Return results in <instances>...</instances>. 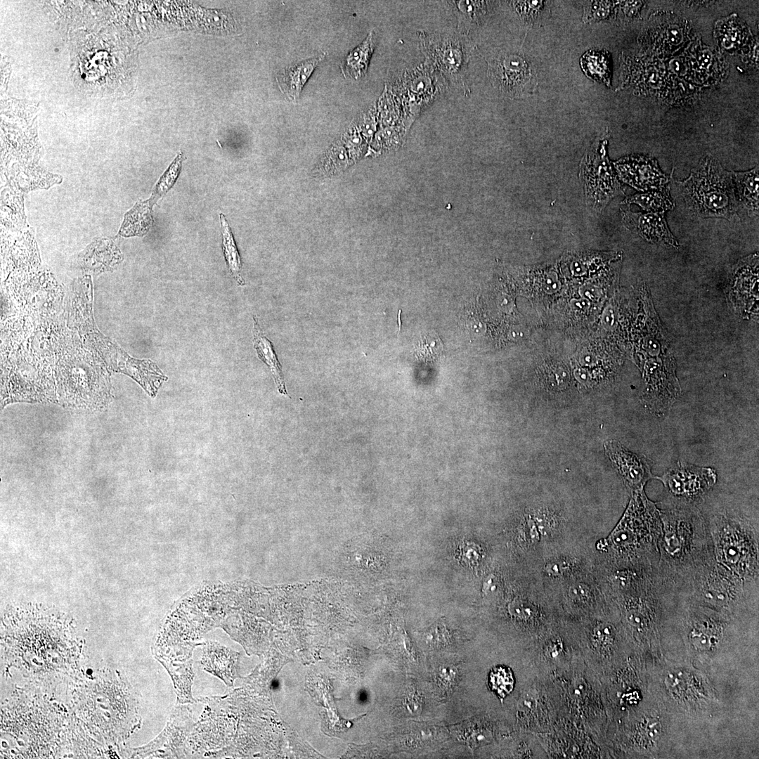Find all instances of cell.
Returning a JSON list of instances; mask_svg holds the SVG:
<instances>
[{"instance_id":"1","label":"cell","mask_w":759,"mask_h":759,"mask_svg":"<svg viewBox=\"0 0 759 759\" xmlns=\"http://www.w3.org/2000/svg\"><path fill=\"white\" fill-rule=\"evenodd\" d=\"M733 173L714 158H703L689 176L677 182L688 209L700 217L734 219L737 215Z\"/></svg>"},{"instance_id":"2","label":"cell","mask_w":759,"mask_h":759,"mask_svg":"<svg viewBox=\"0 0 759 759\" xmlns=\"http://www.w3.org/2000/svg\"><path fill=\"white\" fill-rule=\"evenodd\" d=\"M424 63L441 74L446 81L469 92L467 84L468 65L475 46L464 31L417 32Z\"/></svg>"},{"instance_id":"3","label":"cell","mask_w":759,"mask_h":759,"mask_svg":"<svg viewBox=\"0 0 759 759\" xmlns=\"http://www.w3.org/2000/svg\"><path fill=\"white\" fill-rule=\"evenodd\" d=\"M606 141H598L582 160L580 176L583 181L585 198L592 209L601 211L622 186L606 152Z\"/></svg>"},{"instance_id":"4","label":"cell","mask_w":759,"mask_h":759,"mask_svg":"<svg viewBox=\"0 0 759 759\" xmlns=\"http://www.w3.org/2000/svg\"><path fill=\"white\" fill-rule=\"evenodd\" d=\"M486 62L490 82L505 96H523L536 86L531 66L517 52L502 49L488 57Z\"/></svg>"},{"instance_id":"5","label":"cell","mask_w":759,"mask_h":759,"mask_svg":"<svg viewBox=\"0 0 759 759\" xmlns=\"http://www.w3.org/2000/svg\"><path fill=\"white\" fill-rule=\"evenodd\" d=\"M445 79L425 63L410 68L403 77V96L411 119L445 90Z\"/></svg>"},{"instance_id":"6","label":"cell","mask_w":759,"mask_h":759,"mask_svg":"<svg viewBox=\"0 0 759 759\" xmlns=\"http://www.w3.org/2000/svg\"><path fill=\"white\" fill-rule=\"evenodd\" d=\"M656 478L673 496L694 500L711 488L715 483L716 474L711 468L678 463Z\"/></svg>"},{"instance_id":"7","label":"cell","mask_w":759,"mask_h":759,"mask_svg":"<svg viewBox=\"0 0 759 759\" xmlns=\"http://www.w3.org/2000/svg\"><path fill=\"white\" fill-rule=\"evenodd\" d=\"M620 179L638 190H657L668 186L670 177L659 169L657 162L644 156H628L614 163Z\"/></svg>"},{"instance_id":"8","label":"cell","mask_w":759,"mask_h":759,"mask_svg":"<svg viewBox=\"0 0 759 759\" xmlns=\"http://www.w3.org/2000/svg\"><path fill=\"white\" fill-rule=\"evenodd\" d=\"M625 226L641 237L654 243L667 244L675 247L678 242L670 231L664 214L657 212L633 213L622 212Z\"/></svg>"},{"instance_id":"9","label":"cell","mask_w":759,"mask_h":759,"mask_svg":"<svg viewBox=\"0 0 759 759\" xmlns=\"http://www.w3.org/2000/svg\"><path fill=\"white\" fill-rule=\"evenodd\" d=\"M606 444L609 458L627 484L633 488H642L651 477L649 461L628 452L615 441Z\"/></svg>"},{"instance_id":"10","label":"cell","mask_w":759,"mask_h":759,"mask_svg":"<svg viewBox=\"0 0 759 759\" xmlns=\"http://www.w3.org/2000/svg\"><path fill=\"white\" fill-rule=\"evenodd\" d=\"M698 588L705 601L722 605L736 595L739 587V580L732 573L713 566L701 578Z\"/></svg>"},{"instance_id":"11","label":"cell","mask_w":759,"mask_h":759,"mask_svg":"<svg viewBox=\"0 0 759 759\" xmlns=\"http://www.w3.org/2000/svg\"><path fill=\"white\" fill-rule=\"evenodd\" d=\"M236 654L217 643L209 642L203 651L201 663L205 670L230 685L235 676Z\"/></svg>"},{"instance_id":"12","label":"cell","mask_w":759,"mask_h":759,"mask_svg":"<svg viewBox=\"0 0 759 759\" xmlns=\"http://www.w3.org/2000/svg\"><path fill=\"white\" fill-rule=\"evenodd\" d=\"M324 56L308 59L290 66L277 77L281 91L290 100H297L301 89Z\"/></svg>"},{"instance_id":"13","label":"cell","mask_w":759,"mask_h":759,"mask_svg":"<svg viewBox=\"0 0 759 759\" xmlns=\"http://www.w3.org/2000/svg\"><path fill=\"white\" fill-rule=\"evenodd\" d=\"M252 342L258 357L268 367L278 391L288 396L281 365L279 363L272 342L266 337L259 326L257 318L253 316Z\"/></svg>"},{"instance_id":"14","label":"cell","mask_w":759,"mask_h":759,"mask_svg":"<svg viewBox=\"0 0 759 759\" xmlns=\"http://www.w3.org/2000/svg\"><path fill=\"white\" fill-rule=\"evenodd\" d=\"M375 47V37L370 32L366 38L350 51L341 65L343 74L354 79L363 77Z\"/></svg>"},{"instance_id":"15","label":"cell","mask_w":759,"mask_h":759,"mask_svg":"<svg viewBox=\"0 0 759 759\" xmlns=\"http://www.w3.org/2000/svg\"><path fill=\"white\" fill-rule=\"evenodd\" d=\"M739 200L751 216L758 214V167L744 172H732Z\"/></svg>"},{"instance_id":"16","label":"cell","mask_w":759,"mask_h":759,"mask_svg":"<svg viewBox=\"0 0 759 759\" xmlns=\"http://www.w3.org/2000/svg\"><path fill=\"white\" fill-rule=\"evenodd\" d=\"M580 66L590 79L610 86L609 53L606 51L589 50L580 58Z\"/></svg>"},{"instance_id":"17","label":"cell","mask_w":759,"mask_h":759,"mask_svg":"<svg viewBox=\"0 0 759 759\" xmlns=\"http://www.w3.org/2000/svg\"><path fill=\"white\" fill-rule=\"evenodd\" d=\"M626 204H637L648 212L664 214L674 208L675 204L669 194V186L642 194L628 197L623 201Z\"/></svg>"},{"instance_id":"18","label":"cell","mask_w":759,"mask_h":759,"mask_svg":"<svg viewBox=\"0 0 759 759\" xmlns=\"http://www.w3.org/2000/svg\"><path fill=\"white\" fill-rule=\"evenodd\" d=\"M222 233L223 250L226 264L231 274L238 285H245L241 276V261L229 224L223 214H220Z\"/></svg>"},{"instance_id":"19","label":"cell","mask_w":759,"mask_h":759,"mask_svg":"<svg viewBox=\"0 0 759 759\" xmlns=\"http://www.w3.org/2000/svg\"><path fill=\"white\" fill-rule=\"evenodd\" d=\"M455 10L459 23L464 28L473 25L480 24L486 15L488 4L484 1H450Z\"/></svg>"},{"instance_id":"20","label":"cell","mask_w":759,"mask_h":759,"mask_svg":"<svg viewBox=\"0 0 759 759\" xmlns=\"http://www.w3.org/2000/svg\"><path fill=\"white\" fill-rule=\"evenodd\" d=\"M687 529L686 526L682 528L675 524L665 526L663 546L670 559H677L685 554V550L687 549L690 534Z\"/></svg>"},{"instance_id":"21","label":"cell","mask_w":759,"mask_h":759,"mask_svg":"<svg viewBox=\"0 0 759 759\" xmlns=\"http://www.w3.org/2000/svg\"><path fill=\"white\" fill-rule=\"evenodd\" d=\"M727 22H723L718 26V36L720 41V44L724 48L733 49L734 47H737L741 44V36L744 34V27L739 25V22L735 19H730Z\"/></svg>"},{"instance_id":"22","label":"cell","mask_w":759,"mask_h":759,"mask_svg":"<svg viewBox=\"0 0 759 759\" xmlns=\"http://www.w3.org/2000/svg\"><path fill=\"white\" fill-rule=\"evenodd\" d=\"M513 677L510 670L505 667L494 668L489 677V685L492 690L501 698L511 692L513 687Z\"/></svg>"},{"instance_id":"23","label":"cell","mask_w":759,"mask_h":759,"mask_svg":"<svg viewBox=\"0 0 759 759\" xmlns=\"http://www.w3.org/2000/svg\"><path fill=\"white\" fill-rule=\"evenodd\" d=\"M181 159L182 155H179L158 181L155 193L150 200L153 204L157 199L173 186L181 170Z\"/></svg>"},{"instance_id":"24","label":"cell","mask_w":759,"mask_h":759,"mask_svg":"<svg viewBox=\"0 0 759 759\" xmlns=\"http://www.w3.org/2000/svg\"><path fill=\"white\" fill-rule=\"evenodd\" d=\"M405 124L396 126H387L375 135L376 143L383 148L398 146L406 136Z\"/></svg>"},{"instance_id":"25","label":"cell","mask_w":759,"mask_h":759,"mask_svg":"<svg viewBox=\"0 0 759 759\" xmlns=\"http://www.w3.org/2000/svg\"><path fill=\"white\" fill-rule=\"evenodd\" d=\"M415 349L419 356L432 358L440 354L443 344L436 334L429 332L420 338Z\"/></svg>"},{"instance_id":"26","label":"cell","mask_w":759,"mask_h":759,"mask_svg":"<svg viewBox=\"0 0 759 759\" xmlns=\"http://www.w3.org/2000/svg\"><path fill=\"white\" fill-rule=\"evenodd\" d=\"M379 117L382 123L389 126L396 123L400 119L401 108L398 104L388 93L383 96L379 102Z\"/></svg>"},{"instance_id":"27","label":"cell","mask_w":759,"mask_h":759,"mask_svg":"<svg viewBox=\"0 0 759 759\" xmlns=\"http://www.w3.org/2000/svg\"><path fill=\"white\" fill-rule=\"evenodd\" d=\"M711 630L707 623L696 624L689 634L691 642L697 648H709L715 638Z\"/></svg>"},{"instance_id":"28","label":"cell","mask_w":759,"mask_h":759,"mask_svg":"<svg viewBox=\"0 0 759 759\" xmlns=\"http://www.w3.org/2000/svg\"><path fill=\"white\" fill-rule=\"evenodd\" d=\"M570 378L568 370L559 365L551 368L547 374L548 386L555 390H561L566 387L570 382Z\"/></svg>"},{"instance_id":"29","label":"cell","mask_w":759,"mask_h":759,"mask_svg":"<svg viewBox=\"0 0 759 759\" xmlns=\"http://www.w3.org/2000/svg\"><path fill=\"white\" fill-rule=\"evenodd\" d=\"M512 5L517 12L524 20L536 17V14L543 7V1H512Z\"/></svg>"},{"instance_id":"30","label":"cell","mask_w":759,"mask_h":759,"mask_svg":"<svg viewBox=\"0 0 759 759\" xmlns=\"http://www.w3.org/2000/svg\"><path fill=\"white\" fill-rule=\"evenodd\" d=\"M540 282L543 289L550 293L557 292L561 287L558 275L554 270H549L543 273Z\"/></svg>"},{"instance_id":"31","label":"cell","mask_w":759,"mask_h":759,"mask_svg":"<svg viewBox=\"0 0 759 759\" xmlns=\"http://www.w3.org/2000/svg\"><path fill=\"white\" fill-rule=\"evenodd\" d=\"M346 140L350 154L353 157H359L365 146L363 138L360 132L356 130L351 131Z\"/></svg>"},{"instance_id":"32","label":"cell","mask_w":759,"mask_h":759,"mask_svg":"<svg viewBox=\"0 0 759 759\" xmlns=\"http://www.w3.org/2000/svg\"><path fill=\"white\" fill-rule=\"evenodd\" d=\"M376 116L373 110H371L364 115L360 126L361 134L367 140H370L372 137L376 129Z\"/></svg>"},{"instance_id":"33","label":"cell","mask_w":759,"mask_h":759,"mask_svg":"<svg viewBox=\"0 0 759 759\" xmlns=\"http://www.w3.org/2000/svg\"><path fill=\"white\" fill-rule=\"evenodd\" d=\"M571 569L570 562L566 560H556L547 563L545 566V571L550 576H563Z\"/></svg>"},{"instance_id":"34","label":"cell","mask_w":759,"mask_h":759,"mask_svg":"<svg viewBox=\"0 0 759 759\" xmlns=\"http://www.w3.org/2000/svg\"><path fill=\"white\" fill-rule=\"evenodd\" d=\"M614 635V629L611 625L602 623L594 630V636L601 643L611 642Z\"/></svg>"},{"instance_id":"35","label":"cell","mask_w":759,"mask_h":759,"mask_svg":"<svg viewBox=\"0 0 759 759\" xmlns=\"http://www.w3.org/2000/svg\"><path fill=\"white\" fill-rule=\"evenodd\" d=\"M568 594L573 600L585 601L590 596V590L587 585L577 583L571 585Z\"/></svg>"},{"instance_id":"36","label":"cell","mask_w":759,"mask_h":759,"mask_svg":"<svg viewBox=\"0 0 759 759\" xmlns=\"http://www.w3.org/2000/svg\"><path fill=\"white\" fill-rule=\"evenodd\" d=\"M644 732L649 740H658L662 733V725L661 722L656 719L649 720L645 725Z\"/></svg>"},{"instance_id":"37","label":"cell","mask_w":759,"mask_h":759,"mask_svg":"<svg viewBox=\"0 0 759 759\" xmlns=\"http://www.w3.org/2000/svg\"><path fill=\"white\" fill-rule=\"evenodd\" d=\"M579 293L582 297L588 300L597 299L601 294V290L597 285L588 283L580 288Z\"/></svg>"},{"instance_id":"38","label":"cell","mask_w":759,"mask_h":759,"mask_svg":"<svg viewBox=\"0 0 759 759\" xmlns=\"http://www.w3.org/2000/svg\"><path fill=\"white\" fill-rule=\"evenodd\" d=\"M614 310L611 305H608L602 316V323L605 329H611L615 323Z\"/></svg>"},{"instance_id":"39","label":"cell","mask_w":759,"mask_h":759,"mask_svg":"<svg viewBox=\"0 0 759 759\" xmlns=\"http://www.w3.org/2000/svg\"><path fill=\"white\" fill-rule=\"evenodd\" d=\"M512 610H514L512 613L521 618H528L532 614L531 606L520 602H517L516 605L512 606Z\"/></svg>"},{"instance_id":"40","label":"cell","mask_w":759,"mask_h":759,"mask_svg":"<svg viewBox=\"0 0 759 759\" xmlns=\"http://www.w3.org/2000/svg\"><path fill=\"white\" fill-rule=\"evenodd\" d=\"M571 308L576 311H585L590 306V301L588 299L583 297L580 299H573L570 301Z\"/></svg>"}]
</instances>
